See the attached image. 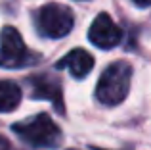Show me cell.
<instances>
[{
  "instance_id": "cell-1",
  "label": "cell",
  "mask_w": 151,
  "mask_h": 150,
  "mask_svg": "<svg viewBox=\"0 0 151 150\" xmlns=\"http://www.w3.org/2000/svg\"><path fill=\"white\" fill-rule=\"evenodd\" d=\"M132 83V66L124 60L113 62L101 73L96 87V98L103 106H117L126 98Z\"/></svg>"
},
{
  "instance_id": "cell-2",
  "label": "cell",
  "mask_w": 151,
  "mask_h": 150,
  "mask_svg": "<svg viewBox=\"0 0 151 150\" xmlns=\"http://www.w3.org/2000/svg\"><path fill=\"white\" fill-rule=\"evenodd\" d=\"M14 133H17L25 143L38 148H55L61 143V131L46 114H37L21 123H15Z\"/></svg>"
},
{
  "instance_id": "cell-3",
  "label": "cell",
  "mask_w": 151,
  "mask_h": 150,
  "mask_svg": "<svg viewBox=\"0 0 151 150\" xmlns=\"http://www.w3.org/2000/svg\"><path fill=\"white\" fill-rule=\"evenodd\" d=\"M35 23H37V29L40 31V35L50 39H61L71 33V29L75 25V17L71 8L52 2L42 6L37 12Z\"/></svg>"
},
{
  "instance_id": "cell-4",
  "label": "cell",
  "mask_w": 151,
  "mask_h": 150,
  "mask_svg": "<svg viewBox=\"0 0 151 150\" xmlns=\"http://www.w3.org/2000/svg\"><path fill=\"white\" fill-rule=\"evenodd\" d=\"M35 54L25 46L21 35L15 27L8 25L0 33V68L6 69H17L29 66Z\"/></svg>"
},
{
  "instance_id": "cell-5",
  "label": "cell",
  "mask_w": 151,
  "mask_h": 150,
  "mask_svg": "<svg viewBox=\"0 0 151 150\" xmlns=\"http://www.w3.org/2000/svg\"><path fill=\"white\" fill-rule=\"evenodd\" d=\"M88 39L98 48L107 50V48H115V46L121 42L122 31H121V27L111 19V15L107 14V12H101V14L96 15L94 23L90 25Z\"/></svg>"
},
{
  "instance_id": "cell-6",
  "label": "cell",
  "mask_w": 151,
  "mask_h": 150,
  "mask_svg": "<svg viewBox=\"0 0 151 150\" xmlns=\"http://www.w3.org/2000/svg\"><path fill=\"white\" fill-rule=\"evenodd\" d=\"M69 69L75 79H84L94 68V58L84 48H75L58 62V69Z\"/></svg>"
},
{
  "instance_id": "cell-7",
  "label": "cell",
  "mask_w": 151,
  "mask_h": 150,
  "mask_svg": "<svg viewBox=\"0 0 151 150\" xmlns=\"http://www.w3.org/2000/svg\"><path fill=\"white\" fill-rule=\"evenodd\" d=\"M33 96L50 100L55 106L58 112H63V98H61V89L55 81L48 77H35L33 79Z\"/></svg>"
},
{
  "instance_id": "cell-8",
  "label": "cell",
  "mask_w": 151,
  "mask_h": 150,
  "mask_svg": "<svg viewBox=\"0 0 151 150\" xmlns=\"http://www.w3.org/2000/svg\"><path fill=\"white\" fill-rule=\"evenodd\" d=\"M21 102V89L14 81H0V112H14Z\"/></svg>"
},
{
  "instance_id": "cell-9",
  "label": "cell",
  "mask_w": 151,
  "mask_h": 150,
  "mask_svg": "<svg viewBox=\"0 0 151 150\" xmlns=\"http://www.w3.org/2000/svg\"><path fill=\"white\" fill-rule=\"evenodd\" d=\"M0 150H12L10 141H8L6 137H2V135H0Z\"/></svg>"
},
{
  "instance_id": "cell-10",
  "label": "cell",
  "mask_w": 151,
  "mask_h": 150,
  "mask_svg": "<svg viewBox=\"0 0 151 150\" xmlns=\"http://www.w3.org/2000/svg\"><path fill=\"white\" fill-rule=\"evenodd\" d=\"M134 4H138L142 8H147V6H151V0H134Z\"/></svg>"
}]
</instances>
